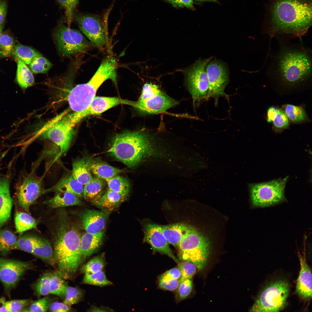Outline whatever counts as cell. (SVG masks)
<instances>
[{"label": "cell", "mask_w": 312, "mask_h": 312, "mask_svg": "<svg viewBox=\"0 0 312 312\" xmlns=\"http://www.w3.org/2000/svg\"><path fill=\"white\" fill-rule=\"evenodd\" d=\"M171 4L175 7L192 8L193 7L192 0H164Z\"/></svg>", "instance_id": "53"}, {"label": "cell", "mask_w": 312, "mask_h": 312, "mask_svg": "<svg viewBox=\"0 0 312 312\" xmlns=\"http://www.w3.org/2000/svg\"><path fill=\"white\" fill-rule=\"evenodd\" d=\"M108 152L129 167L136 166L145 157L157 153L151 135L142 131H126L116 135Z\"/></svg>", "instance_id": "3"}, {"label": "cell", "mask_w": 312, "mask_h": 312, "mask_svg": "<svg viewBox=\"0 0 312 312\" xmlns=\"http://www.w3.org/2000/svg\"><path fill=\"white\" fill-rule=\"evenodd\" d=\"M17 240L16 235L7 230L0 231V253L5 255L14 247Z\"/></svg>", "instance_id": "36"}, {"label": "cell", "mask_w": 312, "mask_h": 312, "mask_svg": "<svg viewBox=\"0 0 312 312\" xmlns=\"http://www.w3.org/2000/svg\"><path fill=\"white\" fill-rule=\"evenodd\" d=\"M17 199L19 205L28 211L30 206L43 194L42 179L30 173L23 176L16 186Z\"/></svg>", "instance_id": "12"}, {"label": "cell", "mask_w": 312, "mask_h": 312, "mask_svg": "<svg viewBox=\"0 0 312 312\" xmlns=\"http://www.w3.org/2000/svg\"><path fill=\"white\" fill-rule=\"evenodd\" d=\"M178 103V101L161 91L145 99H138L133 101L132 106L143 112L153 114L163 112Z\"/></svg>", "instance_id": "16"}, {"label": "cell", "mask_w": 312, "mask_h": 312, "mask_svg": "<svg viewBox=\"0 0 312 312\" xmlns=\"http://www.w3.org/2000/svg\"><path fill=\"white\" fill-rule=\"evenodd\" d=\"M82 283L100 287L109 285L112 283L106 277L102 270L95 272L84 274Z\"/></svg>", "instance_id": "37"}, {"label": "cell", "mask_w": 312, "mask_h": 312, "mask_svg": "<svg viewBox=\"0 0 312 312\" xmlns=\"http://www.w3.org/2000/svg\"><path fill=\"white\" fill-rule=\"evenodd\" d=\"M178 264L181 273L180 279H191L196 273L197 267L196 265L193 263L187 261L179 262Z\"/></svg>", "instance_id": "47"}, {"label": "cell", "mask_w": 312, "mask_h": 312, "mask_svg": "<svg viewBox=\"0 0 312 312\" xmlns=\"http://www.w3.org/2000/svg\"><path fill=\"white\" fill-rule=\"evenodd\" d=\"M283 107L287 117L293 122H301L306 119V113L302 108L289 104L285 105Z\"/></svg>", "instance_id": "39"}, {"label": "cell", "mask_w": 312, "mask_h": 312, "mask_svg": "<svg viewBox=\"0 0 312 312\" xmlns=\"http://www.w3.org/2000/svg\"><path fill=\"white\" fill-rule=\"evenodd\" d=\"M10 180L7 177H0V229L10 218L12 201L10 192Z\"/></svg>", "instance_id": "21"}, {"label": "cell", "mask_w": 312, "mask_h": 312, "mask_svg": "<svg viewBox=\"0 0 312 312\" xmlns=\"http://www.w3.org/2000/svg\"><path fill=\"white\" fill-rule=\"evenodd\" d=\"M104 231L96 234L86 232L81 236L80 251L83 261L89 257L101 246Z\"/></svg>", "instance_id": "23"}, {"label": "cell", "mask_w": 312, "mask_h": 312, "mask_svg": "<svg viewBox=\"0 0 312 312\" xmlns=\"http://www.w3.org/2000/svg\"><path fill=\"white\" fill-rule=\"evenodd\" d=\"M278 70L283 81L290 86L306 80L311 73V62L309 55L305 52L286 51L279 58Z\"/></svg>", "instance_id": "5"}, {"label": "cell", "mask_w": 312, "mask_h": 312, "mask_svg": "<svg viewBox=\"0 0 312 312\" xmlns=\"http://www.w3.org/2000/svg\"><path fill=\"white\" fill-rule=\"evenodd\" d=\"M133 102L118 97L95 96L86 109L81 111L74 112L79 122L85 117L100 115L119 104H124L131 106Z\"/></svg>", "instance_id": "18"}, {"label": "cell", "mask_w": 312, "mask_h": 312, "mask_svg": "<svg viewBox=\"0 0 312 312\" xmlns=\"http://www.w3.org/2000/svg\"><path fill=\"white\" fill-rule=\"evenodd\" d=\"M106 264L104 253L90 259L81 268V271L84 274L91 273L102 270Z\"/></svg>", "instance_id": "38"}, {"label": "cell", "mask_w": 312, "mask_h": 312, "mask_svg": "<svg viewBox=\"0 0 312 312\" xmlns=\"http://www.w3.org/2000/svg\"><path fill=\"white\" fill-rule=\"evenodd\" d=\"M79 0H57L65 10L68 26L69 27L74 14L75 8Z\"/></svg>", "instance_id": "50"}, {"label": "cell", "mask_w": 312, "mask_h": 312, "mask_svg": "<svg viewBox=\"0 0 312 312\" xmlns=\"http://www.w3.org/2000/svg\"><path fill=\"white\" fill-rule=\"evenodd\" d=\"M104 183L102 179L97 177L84 185L83 197L85 200L95 205L103 194Z\"/></svg>", "instance_id": "28"}, {"label": "cell", "mask_w": 312, "mask_h": 312, "mask_svg": "<svg viewBox=\"0 0 312 312\" xmlns=\"http://www.w3.org/2000/svg\"><path fill=\"white\" fill-rule=\"evenodd\" d=\"M12 54L16 59L21 60L27 65H29L34 57L41 55L35 49L19 44L15 45Z\"/></svg>", "instance_id": "34"}, {"label": "cell", "mask_w": 312, "mask_h": 312, "mask_svg": "<svg viewBox=\"0 0 312 312\" xmlns=\"http://www.w3.org/2000/svg\"><path fill=\"white\" fill-rule=\"evenodd\" d=\"M72 165V176L83 185L92 179L91 172L86 159L82 158L76 159L73 162Z\"/></svg>", "instance_id": "29"}, {"label": "cell", "mask_w": 312, "mask_h": 312, "mask_svg": "<svg viewBox=\"0 0 312 312\" xmlns=\"http://www.w3.org/2000/svg\"><path fill=\"white\" fill-rule=\"evenodd\" d=\"M53 299L46 296L32 303L28 309H25L23 311L47 312Z\"/></svg>", "instance_id": "45"}, {"label": "cell", "mask_w": 312, "mask_h": 312, "mask_svg": "<svg viewBox=\"0 0 312 312\" xmlns=\"http://www.w3.org/2000/svg\"><path fill=\"white\" fill-rule=\"evenodd\" d=\"M288 178L287 176L266 182L249 184L252 205L256 207H265L284 201L285 188Z\"/></svg>", "instance_id": "8"}, {"label": "cell", "mask_w": 312, "mask_h": 312, "mask_svg": "<svg viewBox=\"0 0 312 312\" xmlns=\"http://www.w3.org/2000/svg\"><path fill=\"white\" fill-rule=\"evenodd\" d=\"M165 273L171 278L176 279H179L181 275L180 269L177 268L170 269L166 271Z\"/></svg>", "instance_id": "54"}, {"label": "cell", "mask_w": 312, "mask_h": 312, "mask_svg": "<svg viewBox=\"0 0 312 312\" xmlns=\"http://www.w3.org/2000/svg\"><path fill=\"white\" fill-rule=\"evenodd\" d=\"M50 272L44 274L35 283L34 288L38 296H47L50 294Z\"/></svg>", "instance_id": "44"}, {"label": "cell", "mask_w": 312, "mask_h": 312, "mask_svg": "<svg viewBox=\"0 0 312 312\" xmlns=\"http://www.w3.org/2000/svg\"><path fill=\"white\" fill-rule=\"evenodd\" d=\"M5 302L4 298H0V312H8L5 307Z\"/></svg>", "instance_id": "57"}, {"label": "cell", "mask_w": 312, "mask_h": 312, "mask_svg": "<svg viewBox=\"0 0 312 312\" xmlns=\"http://www.w3.org/2000/svg\"><path fill=\"white\" fill-rule=\"evenodd\" d=\"M80 217L82 226L86 232L96 234L104 231L108 215L103 212L87 209L81 213Z\"/></svg>", "instance_id": "19"}, {"label": "cell", "mask_w": 312, "mask_h": 312, "mask_svg": "<svg viewBox=\"0 0 312 312\" xmlns=\"http://www.w3.org/2000/svg\"><path fill=\"white\" fill-rule=\"evenodd\" d=\"M289 287L288 283L284 280L270 283L259 294L250 311L271 312L282 311L287 305Z\"/></svg>", "instance_id": "7"}, {"label": "cell", "mask_w": 312, "mask_h": 312, "mask_svg": "<svg viewBox=\"0 0 312 312\" xmlns=\"http://www.w3.org/2000/svg\"><path fill=\"white\" fill-rule=\"evenodd\" d=\"M144 241L155 251L165 254L176 262H179L173 253L162 230V226L155 224H146L144 228Z\"/></svg>", "instance_id": "17"}, {"label": "cell", "mask_w": 312, "mask_h": 312, "mask_svg": "<svg viewBox=\"0 0 312 312\" xmlns=\"http://www.w3.org/2000/svg\"><path fill=\"white\" fill-rule=\"evenodd\" d=\"M177 247L181 260L193 263L200 270L206 266L210 252V243L193 227H191Z\"/></svg>", "instance_id": "6"}, {"label": "cell", "mask_w": 312, "mask_h": 312, "mask_svg": "<svg viewBox=\"0 0 312 312\" xmlns=\"http://www.w3.org/2000/svg\"><path fill=\"white\" fill-rule=\"evenodd\" d=\"M63 279L57 272H50V294L59 296H64L67 285Z\"/></svg>", "instance_id": "35"}, {"label": "cell", "mask_w": 312, "mask_h": 312, "mask_svg": "<svg viewBox=\"0 0 312 312\" xmlns=\"http://www.w3.org/2000/svg\"><path fill=\"white\" fill-rule=\"evenodd\" d=\"M278 109L277 108L273 106L270 107L268 108L267 112V120L268 122L272 121Z\"/></svg>", "instance_id": "56"}, {"label": "cell", "mask_w": 312, "mask_h": 312, "mask_svg": "<svg viewBox=\"0 0 312 312\" xmlns=\"http://www.w3.org/2000/svg\"><path fill=\"white\" fill-rule=\"evenodd\" d=\"M192 287V282L191 279H180L178 287V294L179 299L183 300L191 293Z\"/></svg>", "instance_id": "51"}, {"label": "cell", "mask_w": 312, "mask_h": 312, "mask_svg": "<svg viewBox=\"0 0 312 312\" xmlns=\"http://www.w3.org/2000/svg\"><path fill=\"white\" fill-rule=\"evenodd\" d=\"M272 121L274 127L277 131H280L286 128L289 125L287 115L281 109H278Z\"/></svg>", "instance_id": "48"}, {"label": "cell", "mask_w": 312, "mask_h": 312, "mask_svg": "<svg viewBox=\"0 0 312 312\" xmlns=\"http://www.w3.org/2000/svg\"><path fill=\"white\" fill-rule=\"evenodd\" d=\"M117 63L114 57L108 56L102 62L97 70L87 83L78 84L70 91L68 101L74 112L86 109L95 96L97 90L106 80L110 79L116 84Z\"/></svg>", "instance_id": "4"}, {"label": "cell", "mask_w": 312, "mask_h": 312, "mask_svg": "<svg viewBox=\"0 0 312 312\" xmlns=\"http://www.w3.org/2000/svg\"><path fill=\"white\" fill-rule=\"evenodd\" d=\"M83 295V290L78 287L67 286L63 302L71 306L81 300Z\"/></svg>", "instance_id": "43"}, {"label": "cell", "mask_w": 312, "mask_h": 312, "mask_svg": "<svg viewBox=\"0 0 312 312\" xmlns=\"http://www.w3.org/2000/svg\"><path fill=\"white\" fill-rule=\"evenodd\" d=\"M14 219L16 230L19 233L21 234L27 230L36 228L37 221L27 213L17 212Z\"/></svg>", "instance_id": "32"}, {"label": "cell", "mask_w": 312, "mask_h": 312, "mask_svg": "<svg viewBox=\"0 0 312 312\" xmlns=\"http://www.w3.org/2000/svg\"><path fill=\"white\" fill-rule=\"evenodd\" d=\"M211 57L198 60L187 72V83L194 106L208 99L209 83L206 67Z\"/></svg>", "instance_id": "11"}, {"label": "cell", "mask_w": 312, "mask_h": 312, "mask_svg": "<svg viewBox=\"0 0 312 312\" xmlns=\"http://www.w3.org/2000/svg\"><path fill=\"white\" fill-rule=\"evenodd\" d=\"M38 237L30 235H24L17 239L14 249L31 253Z\"/></svg>", "instance_id": "41"}, {"label": "cell", "mask_w": 312, "mask_h": 312, "mask_svg": "<svg viewBox=\"0 0 312 312\" xmlns=\"http://www.w3.org/2000/svg\"><path fill=\"white\" fill-rule=\"evenodd\" d=\"M2 26L1 25H0V40L1 37V35L2 34Z\"/></svg>", "instance_id": "59"}, {"label": "cell", "mask_w": 312, "mask_h": 312, "mask_svg": "<svg viewBox=\"0 0 312 312\" xmlns=\"http://www.w3.org/2000/svg\"><path fill=\"white\" fill-rule=\"evenodd\" d=\"M86 160L91 172L102 179L106 180L123 172V170L104 162L88 158Z\"/></svg>", "instance_id": "25"}, {"label": "cell", "mask_w": 312, "mask_h": 312, "mask_svg": "<svg viewBox=\"0 0 312 312\" xmlns=\"http://www.w3.org/2000/svg\"><path fill=\"white\" fill-rule=\"evenodd\" d=\"M31 267L28 262L0 258V280L8 292L14 288L21 276Z\"/></svg>", "instance_id": "15"}, {"label": "cell", "mask_w": 312, "mask_h": 312, "mask_svg": "<svg viewBox=\"0 0 312 312\" xmlns=\"http://www.w3.org/2000/svg\"><path fill=\"white\" fill-rule=\"evenodd\" d=\"M78 122L74 112L68 114L46 129L42 133V137L58 146L61 155L70 147L75 133L74 127Z\"/></svg>", "instance_id": "10"}, {"label": "cell", "mask_w": 312, "mask_h": 312, "mask_svg": "<svg viewBox=\"0 0 312 312\" xmlns=\"http://www.w3.org/2000/svg\"><path fill=\"white\" fill-rule=\"evenodd\" d=\"M31 301L30 299L12 300L6 302L5 307L8 312L23 311Z\"/></svg>", "instance_id": "49"}, {"label": "cell", "mask_w": 312, "mask_h": 312, "mask_svg": "<svg viewBox=\"0 0 312 312\" xmlns=\"http://www.w3.org/2000/svg\"><path fill=\"white\" fill-rule=\"evenodd\" d=\"M7 11V6L4 2H0V25L3 23L5 19Z\"/></svg>", "instance_id": "55"}, {"label": "cell", "mask_w": 312, "mask_h": 312, "mask_svg": "<svg viewBox=\"0 0 312 312\" xmlns=\"http://www.w3.org/2000/svg\"><path fill=\"white\" fill-rule=\"evenodd\" d=\"M127 197L108 189L95 205L107 209H113L125 201Z\"/></svg>", "instance_id": "30"}, {"label": "cell", "mask_w": 312, "mask_h": 312, "mask_svg": "<svg viewBox=\"0 0 312 312\" xmlns=\"http://www.w3.org/2000/svg\"><path fill=\"white\" fill-rule=\"evenodd\" d=\"M300 269L296 284V291L301 298L307 300L312 297V276L305 257L298 254Z\"/></svg>", "instance_id": "20"}, {"label": "cell", "mask_w": 312, "mask_h": 312, "mask_svg": "<svg viewBox=\"0 0 312 312\" xmlns=\"http://www.w3.org/2000/svg\"><path fill=\"white\" fill-rule=\"evenodd\" d=\"M71 310L70 306L64 302H55L51 304L48 311L50 312H66Z\"/></svg>", "instance_id": "52"}, {"label": "cell", "mask_w": 312, "mask_h": 312, "mask_svg": "<svg viewBox=\"0 0 312 312\" xmlns=\"http://www.w3.org/2000/svg\"><path fill=\"white\" fill-rule=\"evenodd\" d=\"M75 19L79 29L92 44L99 48H104L107 42L105 25L99 18L89 15L77 14Z\"/></svg>", "instance_id": "13"}, {"label": "cell", "mask_w": 312, "mask_h": 312, "mask_svg": "<svg viewBox=\"0 0 312 312\" xmlns=\"http://www.w3.org/2000/svg\"><path fill=\"white\" fill-rule=\"evenodd\" d=\"M312 0H268L265 18L271 31L300 36L312 24Z\"/></svg>", "instance_id": "1"}, {"label": "cell", "mask_w": 312, "mask_h": 312, "mask_svg": "<svg viewBox=\"0 0 312 312\" xmlns=\"http://www.w3.org/2000/svg\"><path fill=\"white\" fill-rule=\"evenodd\" d=\"M206 67L209 83L208 99L213 98L216 104L219 97L228 98L224 92L229 82L228 75L226 67L219 61H212Z\"/></svg>", "instance_id": "14"}, {"label": "cell", "mask_w": 312, "mask_h": 312, "mask_svg": "<svg viewBox=\"0 0 312 312\" xmlns=\"http://www.w3.org/2000/svg\"><path fill=\"white\" fill-rule=\"evenodd\" d=\"M162 230L168 244L177 247L191 227L183 223L162 226Z\"/></svg>", "instance_id": "24"}, {"label": "cell", "mask_w": 312, "mask_h": 312, "mask_svg": "<svg viewBox=\"0 0 312 312\" xmlns=\"http://www.w3.org/2000/svg\"><path fill=\"white\" fill-rule=\"evenodd\" d=\"M62 220L55 238L53 254L58 274L64 279H70L83 261L80 251L81 236L73 225L65 218Z\"/></svg>", "instance_id": "2"}, {"label": "cell", "mask_w": 312, "mask_h": 312, "mask_svg": "<svg viewBox=\"0 0 312 312\" xmlns=\"http://www.w3.org/2000/svg\"><path fill=\"white\" fill-rule=\"evenodd\" d=\"M31 254L53 267L56 266L53 249L46 239L38 237Z\"/></svg>", "instance_id": "27"}, {"label": "cell", "mask_w": 312, "mask_h": 312, "mask_svg": "<svg viewBox=\"0 0 312 312\" xmlns=\"http://www.w3.org/2000/svg\"><path fill=\"white\" fill-rule=\"evenodd\" d=\"M179 282V279H173L164 273L160 277L159 285L162 289L172 291L178 288Z\"/></svg>", "instance_id": "46"}, {"label": "cell", "mask_w": 312, "mask_h": 312, "mask_svg": "<svg viewBox=\"0 0 312 312\" xmlns=\"http://www.w3.org/2000/svg\"><path fill=\"white\" fill-rule=\"evenodd\" d=\"M53 39L58 51L66 57L83 53L90 46V43L79 31L63 24L55 28Z\"/></svg>", "instance_id": "9"}, {"label": "cell", "mask_w": 312, "mask_h": 312, "mask_svg": "<svg viewBox=\"0 0 312 312\" xmlns=\"http://www.w3.org/2000/svg\"><path fill=\"white\" fill-rule=\"evenodd\" d=\"M84 186L73 177L67 174L62 177L53 186L44 190L43 194L49 192L55 193L60 192H70L81 198L83 197Z\"/></svg>", "instance_id": "22"}, {"label": "cell", "mask_w": 312, "mask_h": 312, "mask_svg": "<svg viewBox=\"0 0 312 312\" xmlns=\"http://www.w3.org/2000/svg\"><path fill=\"white\" fill-rule=\"evenodd\" d=\"M52 64L41 54L34 57L29 64V68L34 73H45L51 68Z\"/></svg>", "instance_id": "40"}, {"label": "cell", "mask_w": 312, "mask_h": 312, "mask_svg": "<svg viewBox=\"0 0 312 312\" xmlns=\"http://www.w3.org/2000/svg\"><path fill=\"white\" fill-rule=\"evenodd\" d=\"M193 0V1L194 0V1H211V2H216V1H217V0Z\"/></svg>", "instance_id": "58"}, {"label": "cell", "mask_w": 312, "mask_h": 312, "mask_svg": "<svg viewBox=\"0 0 312 312\" xmlns=\"http://www.w3.org/2000/svg\"><path fill=\"white\" fill-rule=\"evenodd\" d=\"M16 80L20 86L25 89L33 85L34 79L32 72L23 61L17 59Z\"/></svg>", "instance_id": "31"}, {"label": "cell", "mask_w": 312, "mask_h": 312, "mask_svg": "<svg viewBox=\"0 0 312 312\" xmlns=\"http://www.w3.org/2000/svg\"><path fill=\"white\" fill-rule=\"evenodd\" d=\"M105 181L109 189L127 196L129 192L130 185L126 178L117 175Z\"/></svg>", "instance_id": "33"}, {"label": "cell", "mask_w": 312, "mask_h": 312, "mask_svg": "<svg viewBox=\"0 0 312 312\" xmlns=\"http://www.w3.org/2000/svg\"><path fill=\"white\" fill-rule=\"evenodd\" d=\"M15 46L13 38L6 34H2L0 40V57L5 58L13 54Z\"/></svg>", "instance_id": "42"}, {"label": "cell", "mask_w": 312, "mask_h": 312, "mask_svg": "<svg viewBox=\"0 0 312 312\" xmlns=\"http://www.w3.org/2000/svg\"><path fill=\"white\" fill-rule=\"evenodd\" d=\"M46 203L53 208L83 205L80 198L72 193L67 192H56L55 195L47 200Z\"/></svg>", "instance_id": "26"}]
</instances>
